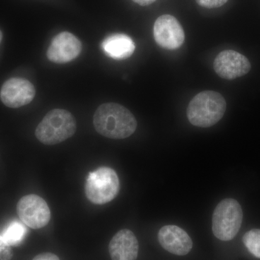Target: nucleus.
<instances>
[{
	"mask_svg": "<svg viewBox=\"0 0 260 260\" xmlns=\"http://www.w3.org/2000/svg\"><path fill=\"white\" fill-rule=\"evenodd\" d=\"M17 213L26 226L39 229L51 219V211L45 200L37 194L25 195L17 204Z\"/></svg>",
	"mask_w": 260,
	"mask_h": 260,
	"instance_id": "423d86ee",
	"label": "nucleus"
},
{
	"mask_svg": "<svg viewBox=\"0 0 260 260\" xmlns=\"http://www.w3.org/2000/svg\"><path fill=\"white\" fill-rule=\"evenodd\" d=\"M158 238L162 247L176 255H186L192 248L190 237L185 231L177 225L162 227L159 231Z\"/></svg>",
	"mask_w": 260,
	"mask_h": 260,
	"instance_id": "9b49d317",
	"label": "nucleus"
},
{
	"mask_svg": "<svg viewBox=\"0 0 260 260\" xmlns=\"http://www.w3.org/2000/svg\"><path fill=\"white\" fill-rule=\"evenodd\" d=\"M214 70L219 77L234 80L247 74L251 70L250 61L245 56L234 50L219 53L213 64Z\"/></svg>",
	"mask_w": 260,
	"mask_h": 260,
	"instance_id": "1a4fd4ad",
	"label": "nucleus"
},
{
	"mask_svg": "<svg viewBox=\"0 0 260 260\" xmlns=\"http://www.w3.org/2000/svg\"><path fill=\"white\" fill-rule=\"evenodd\" d=\"M93 125L98 133L106 138L124 139L135 133L138 122L126 108L116 103H107L95 111Z\"/></svg>",
	"mask_w": 260,
	"mask_h": 260,
	"instance_id": "f257e3e1",
	"label": "nucleus"
},
{
	"mask_svg": "<svg viewBox=\"0 0 260 260\" xmlns=\"http://www.w3.org/2000/svg\"><path fill=\"white\" fill-rule=\"evenodd\" d=\"M36 95L34 85L23 78L7 80L0 90V99L6 107L16 109L32 102Z\"/></svg>",
	"mask_w": 260,
	"mask_h": 260,
	"instance_id": "6e6552de",
	"label": "nucleus"
},
{
	"mask_svg": "<svg viewBox=\"0 0 260 260\" xmlns=\"http://www.w3.org/2000/svg\"><path fill=\"white\" fill-rule=\"evenodd\" d=\"M133 1L141 6H148L153 4L156 0H133Z\"/></svg>",
	"mask_w": 260,
	"mask_h": 260,
	"instance_id": "6ab92c4d",
	"label": "nucleus"
},
{
	"mask_svg": "<svg viewBox=\"0 0 260 260\" xmlns=\"http://www.w3.org/2000/svg\"><path fill=\"white\" fill-rule=\"evenodd\" d=\"M226 102L221 94L205 90L195 95L187 107L186 115L192 125L210 127L223 118Z\"/></svg>",
	"mask_w": 260,
	"mask_h": 260,
	"instance_id": "f03ea898",
	"label": "nucleus"
},
{
	"mask_svg": "<svg viewBox=\"0 0 260 260\" xmlns=\"http://www.w3.org/2000/svg\"><path fill=\"white\" fill-rule=\"evenodd\" d=\"M243 211L237 200L228 198L218 203L213 212V232L221 241L232 240L242 226Z\"/></svg>",
	"mask_w": 260,
	"mask_h": 260,
	"instance_id": "39448f33",
	"label": "nucleus"
},
{
	"mask_svg": "<svg viewBox=\"0 0 260 260\" xmlns=\"http://www.w3.org/2000/svg\"><path fill=\"white\" fill-rule=\"evenodd\" d=\"M243 242L253 255L260 259V229H252L246 232L243 237Z\"/></svg>",
	"mask_w": 260,
	"mask_h": 260,
	"instance_id": "2eb2a0df",
	"label": "nucleus"
},
{
	"mask_svg": "<svg viewBox=\"0 0 260 260\" xmlns=\"http://www.w3.org/2000/svg\"><path fill=\"white\" fill-rule=\"evenodd\" d=\"M154 39L159 47L167 50H176L181 47L185 39L184 29L175 17L164 15L155 20Z\"/></svg>",
	"mask_w": 260,
	"mask_h": 260,
	"instance_id": "0eeeda50",
	"label": "nucleus"
},
{
	"mask_svg": "<svg viewBox=\"0 0 260 260\" xmlns=\"http://www.w3.org/2000/svg\"><path fill=\"white\" fill-rule=\"evenodd\" d=\"M82 44L79 39L69 32H61L51 41L47 56L51 61L64 64L78 57L81 53Z\"/></svg>",
	"mask_w": 260,
	"mask_h": 260,
	"instance_id": "9d476101",
	"label": "nucleus"
},
{
	"mask_svg": "<svg viewBox=\"0 0 260 260\" xmlns=\"http://www.w3.org/2000/svg\"><path fill=\"white\" fill-rule=\"evenodd\" d=\"M109 250L112 260H136L139 244L134 233L123 229L112 238Z\"/></svg>",
	"mask_w": 260,
	"mask_h": 260,
	"instance_id": "f8f14e48",
	"label": "nucleus"
},
{
	"mask_svg": "<svg viewBox=\"0 0 260 260\" xmlns=\"http://www.w3.org/2000/svg\"><path fill=\"white\" fill-rule=\"evenodd\" d=\"M229 0H196L200 6L208 9H213L223 6Z\"/></svg>",
	"mask_w": 260,
	"mask_h": 260,
	"instance_id": "f3484780",
	"label": "nucleus"
},
{
	"mask_svg": "<svg viewBox=\"0 0 260 260\" xmlns=\"http://www.w3.org/2000/svg\"><path fill=\"white\" fill-rule=\"evenodd\" d=\"M76 127V121L71 113L64 109H53L39 123L35 135L43 144H59L71 138Z\"/></svg>",
	"mask_w": 260,
	"mask_h": 260,
	"instance_id": "7ed1b4c3",
	"label": "nucleus"
},
{
	"mask_svg": "<svg viewBox=\"0 0 260 260\" xmlns=\"http://www.w3.org/2000/svg\"><path fill=\"white\" fill-rule=\"evenodd\" d=\"M27 234L25 225L18 220L10 222L3 230V239L10 246H18L23 242Z\"/></svg>",
	"mask_w": 260,
	"mask_h": 260,
	"instance_id": "4468645a",
	"label": "nucleus"
},
{
	"mask_svg": "<svg viewBox=\"0 0 260 260\" xmlns=\"http://www.w3.org/2000/svg\"><path fill=\"white\" fill-rule=\"evenodd\" d=\"M103 51L109 57L116 60H124L133 55L135 44L133 39L123 34L109 36L103 41Z\"/></svg>",
	"mask_w": 260,
	"mask_h": 260,
	"instance_id": "ddd939ff",
	"label": "nucleus"
},
{
	"mask_svg": "<svg viewBox=\"0 0 260 260\" xmlns=\"http://www.w3.org/2000/svg\"><path fill=\"white\" fill-rule=\"evenodd\" d=\"M3 32H2V30H0V43L2 42V40H3Z\"/></svg>",
	"mask_w": 260,
	"mask_h": 260,
	"instance_id": "aec40b11",
	"label": "nucleus"
},
{
	"mask_svg": "<svg viewBox=\"0 0 260 260\" xmlns=\"http://www.w3.org/2000/svg\"><path fill=\"white\" fill-rule=\"evenodd\" d=\"M32 260H60L56 254L50 252L42 253L38 254Z\"/></svg>",
	"mask_w": 260,
	"mask_h": 260,
	"instance_id": "a211bd4d",
	"label": "nucleus"
},
{
	"mask_svg": "<svg viewBox=\"0 0 260 260\" xmlns=\"http://www.w3.org/2000/svg\"><path fill=\"white\" fill-rule=\"evenodd\" d=\"M120 189L117 174L109 167H101L89 173L85 181L87 198L95 205H104L112 201Z\"/></svg>",
	"mask_w": 260,
	"mask_h": 260,
	"instance_id": "20e7f679",
	"label": "nucleus"
},
{
	"mask_svg": "<svg viewBox=\"0 0 260 260\" xmlns=\"http://www.w3.org/2000/svg\"><path fill=\"white\" fill-rule=\"evenodd\" d=\"M13 252L11 246L8 244L0 234V260H11Z\"/></svg>",
	"mask_w": 260,
	"mask_h": 260,
	"instance_id": "dca6fc26",
	"label": "nucleus"
}]
</instances>
